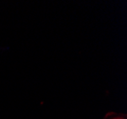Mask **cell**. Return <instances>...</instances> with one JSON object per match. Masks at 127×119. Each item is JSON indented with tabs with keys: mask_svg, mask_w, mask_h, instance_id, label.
<instances>
[{
	"mask_svg": "<svg viewBox=\"0 0 127 119\" xmlns=\"http://www.w3.org/2000/svg\"><path fill=\"white\" fill-rule=\"evenodd\" d=\"M113 119H125V118H122V117H117V118H113Z\"/></svg>",
	"mask_w": 127,
	"mask_h": 119,
	"instance_id": "cell-1",
	"label": "cell"
}]
</instances>
